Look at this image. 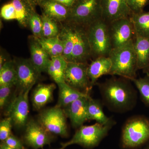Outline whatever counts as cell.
Masks as SVG:
<instances>
[{"label":"cell","instance_id":"cell-1","mask_svg":"<svg viewBox=\"0 0 149 149\" xmlns=\"http://www.w3.org/2000/svg\"><path fill=\"white\" fill-rule=\"evenodd\" d=\"M58 37L64 46L62 56L68 62L88 63L92 58L86 27L65 22L61 24Z\"/></svg>","mask_w":149,"mask_h":149},{"label":"cell","instance_id":"cell-2","mask_svg":"<svg viewBox=\"0 0 149 149\" xmlns=\"http://www.w3.org/2000/svg\"><path fill=\"white\" fill-rule=\"evenodd\" d=\"M126 78H111L99 85L104 102L111 110L123 112L136 103V93Z\"/></svg>","mask_w":149,"mask_h":149},{"label":"cell","instance_id":"cell-3","mask_svg":"<svg viewBox=\"0 0 149 149\" xmlns=\"http://www.w3.org/2000/svg\"><path fill=\"white\" fill-rule=\"evenodd\" d=\"M109 57L112 63L110 74L118 75L131 81L136 78L139 69L133 42L112 49Z\"/></svg>","mask_w":149,"mask_h":149},{"label":"cell","instance_id":"cell-4","mask_svg":"<svg viewBox=\"0 0 149 149\" xmlns=\"http://www.w3.org/2000/svg\"><path fill=\"white\" fill-rule=\"evenodd\" d=\"M114 124L111 119L104 125L97 123L93 125H82L69 141L61 144L62 146L65 148L71 145H78L87 148H95L107 135Z\"/></svg>","mask_w":149,"mask_h":149},{"label":"cell","instance_id":"cell-5","mask_svg":"<svg viewBox=\"0 0 149 149\" xmlns=\"http://www.w3.org/2000/svg\"><path fill=\"white\" fill-rule=\"evenodd\" d=\"M86 28L92 58L109 56L112 48L107 23L102 18Z\"/></svg>","mask_w":149,"mask_h":149},{"label":"cell","instance_id":"cell-6","mask_svg":"<svg viewBox=\"0 0 149 149\" xmlns=\"http://www.w3.org/2000/svg\"><path fill=\"white\" fill-rule=\"evenodd\" d=\"M149 139V120L143 116H135L128 120L123 128L122 146L133 148L141 146Z\"/></svg>","mask_w":149,"mask_h":149},{"label":"cell","instance_id":"cell-7","mask_svg":"<svg viewBox=\"0 0 149 149\" xmlns=\"http://www.w3.org/2000/svg\"><path fill=\"white\" fill-rule=\"evenodd\" d=\"M102 18L100 0H77L66 22L87 27Z\"/></svg>","mask_w":149,"mask_h":149},{"label":"cell","instance_id":"cell-8","mask_svg":"<svg viewBox=\"0 0 149 149\" xmlns=\"http://www.w3.org/2000/svg\"><path fill=\"white\" fill-rule=\"evenodd\" d=\"M67 118L63 109L56 105L41 112L38 121L51 134L66 137L68 135Z\"/></svg>","mask_w":149,"mask_h":149},{"label":"cell","instance_id":"cell-9","mask_svg":"<svg viewBox=\"0 0 149 149\" xmlns=\"http://www.w3.org/2000/svg\"><path fill=\"white\" fill-rule=\"evenodd\" d=\"M107 24L112 49L134 42L136 30L130 17L120 19Z\"/></svg>","mask_w":149,"mask_h":149},{"label":"cell","instance_id":"cell-10","mask_svg":"<svg viewBox=\"0 0 149 149\" xmlns=\"http://www.w3.org/2000/svg\"><path fill=\"white\" fill-rule=\"evenodd\" d=\"M88 65V63L68 62L65 72V83L80 92L89 94L93 86L87 72Z\"/></svg>","mask_w":149,"mask_h":149},{"label":"cell","instance_id":"cell-11","mask_svg":"<svg viewBox=\"0 0 149 149\" xmlns=\"http://www.w3.org/2000/svg\"><path fill=\"white\" fill-rule=\"evenodd\" d=\"M31 89L20 91L14 97L8 104L7 113L12 120L13 125L17 128L26 125L29 114L28 95Z\"/></svg>","mask_w":149,"mask_h":149},{"label":"cell","instance_id":"cell-12","mask_svg":"<svg viewBox=\"0 0 149 149\" xmlns=\"http://www.w3.org/2000/svg\"><path fill=\"white\" fill-rule=\"evenodd\" d=\"M13 61L17 75L16 87L20 91L31 90L41 73L35 68L30 59L19 58Z\"/></svg>","mask_w":149,"mask_h":149},{"label":"cell","instance_id":"cell-13","mask_svg":"<svg viewBox=\"0 0 149 149\" xmlns=\"http://www.w3.org/2000/svg\"><path fill=\"white\" fill-rule=\"evenodd\" d=\"M24 136L25 143L34 149L42 148L50 143L52 140L49 133L38 121L31 120L27 122Z\"/></svg>","mask_w":149,"mask_h":149},{"label":"cell","instance_id":"cell-14","mask_svg":"<svg viewBox=\"0 0 149 149\" xmlns=\"http://www.w3.org/2000/svg\"><path fill=\"white\" fill-rule=\"evenodd\" d=\"M102 19L107 22L130 17L133 13L126 0H100Z\"/></svg>","mask_w":149,"mask_h":149},{"label":"cell","instance_id":"cell-15","mask_svg":"<svg viewBox=\"0 0 149 149\" xmlns=\"http://www.w3.org/2000/svg\"><path fill=\"white\" fill-rule=\"evenodd\" d=\"M90 97L89 95L80 98L63 108L74 128H79L89 120L87 108Z\"/></svg>","mask_w":149,"mask_h":149},{"label":"cell","instance_id":"cell-16","mask_svg":"<svg viewBox=\"0 0 149 149\" xmlns=\"http://www.w3.org/2000/svg\"><path fill=\"white\" fill-rule=\"evenodd\" d=\"M30 60L32 64L40 73L47 72L51 58L43 49L35 37L32 36L29 39Z\"/></svg>","mask_w":149,"mask_h":149},{"label":"cell","instance_id":"cell-17","mask_svg":"<svg viewBox=\"0 0 149 149\" xmlns=\"http://www.w3.org/2000/svg\"><path fill=\"white\" fill-rule=\"evenodd\" d=\"M38 5L42 13L59 22H65L70 15L71 9L54 0H42Z\"/></svg>","mask_w":149,"mask_h":149},{"label":"cell","instance_id":"cell-18","mask_svg":"<svg viewBox=\"0 0 149 149\" xmlns=\"http://www.w3.org/2000/svg\"><path fill=\"white\" fill-rule=\"evenodd\" d=\"M56 88V85L53 83L37 85L31 96V101L34 109L39 110L52 101Z\"/></svg>","mask_w":149,"mask_h":149},{"label":"cell","instance_id":"cell-19","mask_svg":"<svg viewBox=\"0 0 149 149\" xmlns=\"http://www.w3.org/2000/svg\"><path fill=\"white\" fill-rule=\"evenodd\" d=\"M111 66V60L109 56L100 57L95 59L88 65L87 72L93 86L102 75L110 74Z\"/></svg>","mask_w":149,"mask_h":149},{"label":"cell","instance_id":"cell-20","mask_svg":"<svg viewBox=\"0 0 149 149\" xmlns=\"http://www.w3.org/2000/svg\"><path fill=\"white\" fill-rule=\"evenodd\" d=\"M59 88L58 101L56 105L62 108L65 107L73 102L89 94L80 92L64 83L57 84Z\"/></svg>","mask_w":149,"mask_h":149},{"label":"cell","instance_id":"cell-21","mask_svg":"<svg viewBox=\"0 0 149 149\" xmlns=\"http://www.w3.org/2000/svg\"><path fill=\"white\" fill-rule=\"evenodd\" d=\"M133 46L137 56L138 69L143 71L146 69L149 61V38L136 34Z\"/></svg>","mask_w":149,"mask_h":149},{"label":"cell","instance_id":"cell-22","mask_svg":"<svg viewBox=\"0 0 149 149\" xmlns=\"http://www.w3.org/2000/svg\"><path fill=\"white\" fill-rule=\"evenodd\" d=\"M68 62L62 56L51 58L47 72L57 84L64 83V77Z\"/></svg>","mask_w":149,"mask_h":149},{"label":"cell","instance_id":"cell-23","mask_svg":"<svg viewBox=\"0 0 149 149\" xmlns=\"http://www.w3.org/2000/svg\"><path fill=\"white\" fill-rule=\"evenodd\" d=\"M15 8L17 20L22 27L28 26L29 19L35 12V7L25 0H11Z\"/></svg>","mask_w":149,"mask_h":149},{"label":"cell","instance_id":"cell-24","mask_svg":"<svg viewBox=\"0 0 149 149\" xmlns=\"http://www.w3.org/2000/svg\"><path fill=\"white\" fill-rule=\"evenodd\" d=\"M87 110L89 120H95L97 123L104 125L111 120L105 114L101 102L91 97L88 100Z\"/></svg>","mask_w":149,"mask_h":149},{"label":"cell","instance_id":"cell-25","mask_svg":"<svg viewBox=\"0 0 149 149\" xmlns=\"http://www.w3.org/2000/svg\"><path fill=\"white\" fill-rule=\"evenodd\" d=\"M130 18L136 35L149 38V12L143 11L139 13H133Z\"/></svg>","mask_w":149,"mask_h":149},{"label":"cell","instance_id":"cell-26","mask_svg":"<svg viewBox=\"0 0 149 149\" xmlns=\"http://www.w3.org/2000/svg\"><path fill=\"white\" fill-rule=\"evenodd\" d=\"M36 38L51 58L62 55L64 46L62 41L59 37L50 38Z\"/></svg>","mask_w":149,"mask_h":149},{"label":"cell","instance_id":"cell-27","mask_svg":"<svg viewBox=\"0 0 149 149\" xmlns=\"http://www.w3.org/2000/svg\"><path fill=\"white\" fill-rule=\"evenodd\" d=\"M17 75L14 61H6L0 68V86L12 85L16 86Z\"/></svg>","mask_w":149,"mask_h":149},{"label":"cell","instance_id":"cell-28","mask_svg":"<svg viewBox=\"0 0 149 149\" xmlns=\"http://www.w3.org/2000/svg\"><path fill=\"white\" fill-rule=\"evenodd\" d=\"M43 38H50L58 37L61 31L58 22L42 13Z\"/></svg>","mask_w":149,"mask_h":149},{"label":"cell","instance_id":"cell-29","mask_svg":"<svg viewBox=\"0 0 149 149\" xmlns=\"http://www.w3.org/2000/svg\"><path fill=\"white\" fill-rule=\"evenodd\" d=\"M132 81L139 90L144 103L149 106V73L143 77L135 78Z\"/></svg>","mask_w":149,"mask_h":149},{"label":"cell","instance_id":"cell-30","mask_svg":"<svg viewBox=\"0 0 149 149\" xmlns=\"http://www.w3.org/2000/svg\"><path fill=\"white\" fill-rule=\"evenodd\" d=\"M35 38H43L42 20V16L35 12L29 19L28 24Z\"/></svg>","mask_w":149,"mask_h":149},{"label":"cell","instance_id":"cell-31","mask_svg":"<svg viewBox=\"0 0 149 149\" xmlns=\"http://www.w3.org/2000/svg\"><path fill=\"white\" fill-rule=\"evenodd\" d=\"M12 120L10 117L3 118L0 122V140L3 142L12 135Z\"/></svg>","mask_w":149,"mask_h":149},{"label":"cell","instance_id":"cell-32","mask_svg":"<svg viewBox=\"0 0 149 149\" xmlns=\"http://www.w3.org/2000/svg\"><path fill=\"white\" fill-rule=\"evenodd\" d=\"M15 85H6L0 86V108L3 109L8 104L12 90Z\"/></svg>","mask_w":149,"mask_h":149},{"label":"cell","instance_id":"cell-33","mask_svg":"<svg viewBox=\"0 0 149 149\" xmlns=\"http://www.w3.org/2000/svg\"><path fill=\"white\" fill-rule=\"evenodd\" d=\"M1 16L5 20H17V16L16 10L11 1L2 7L1 9Z\"/></svg>","mask_w":149,"mask_h":149},{"label":"cell","instance_id":"cell-34","mask_svg":"<svg viewBox=\"0 0 149 149\" xmlns=\"http://www.w3.org/2000/svg\"><path fill=\"white\" fill-rule=\"evenodd\" d=\"M130 9L133 13L144 11V8L149 4V0H126Z\"/></svg>","mask_w":149,"mask_h":149},{"label":"cell","instance_id":"cell-35","mask_svg":"<svg viewBox=\"0 0 149 149\" xmlns=\"http://www.w3.org/2000/svg\"><path fill=\"white\" fill-rule=\"evenodd\" d=\"M3 142L7 146L13 149H26L21 141L16 136H13L12 134Z\"/></svg>","mask_w":149,"mask_h":149},{"label":"cell","instance_id":"cell-36","mask_svg":"<svg viewBox=\"0 0 149 149\" xmlns=\"http://www.w3.org/2000/svg\"><path fill=\"white\" fill-rule=\"evenodd\" d=\"M70 8H72L74 5L77 0H54Z\"/></svg>","mask_w":149,"mask_h":149},{"label":"cell","instance_id":"cell-37","mask_svg":"<svg viewBox=\"0 0 149 149\" xmlns=\"http://www.w3.org/2000/svg\"><path fill=\"white\" fill-rule=\"evenodd\" d=\"M25 1H27L29 3L31 4L32 6L35 7L36 6L38 5L39 3L42 0H25Z\"/></svg>","mask_w":149,"mask_h":149},{"label":"cell","instance_id":"cell-38","mask_svg":"<svg viewBox=\"0 0 149 149\" xmlns=\"http://www.w3.org/2000/svg\"><path fill=\"white\" fill-rule=\"evenodd\" d=\"M0 149H15L8 146L6 145L3 142H2L0 145Z\"/></svg>","mask_w":149,"mask_h":149},{"label":"cell","instance_id":"cell-39","mask_svg":"<svg viewBox=\"0 0 149 149\" xmlns=\"http://www.w3.org/2000/svg\"><path fill=\"white\" fill-rule=\"evenodd\" d=\"M5 58H4L3 56V55H1V57H0V68L3 66L4 63L6 62Z\"/></svg>","mask_w":149,"mask_h":149},{"label":"cell","instance_id":"cell-40","mask_svg":"<svg viewBox=\"0 0 149 149\" xmlns=\"http://www.w3.org/2000/svg\"><path fill=\"white\" fill-rule=\"evenodd\" d=\"M143 72L144 73H146V74H147V73H149V61L148 66L147 67L146 69L145 70H144Z\"/></svg>","mask_w":149,"mask_h":149},{"label":"cell","instance_id":"cell-41","mask_svg":"<svg viewBox=\"0 0 149 149\" xmlns=\"http://www.w3.org/2000/svg\"><path fill=\"white\" fill-rule=\"evenodd\" d=\"M65 148H63V147H62L61 148H59V149H64Z\"/></svg>","mask_w":149,"mask_h":149}]
</instances>
